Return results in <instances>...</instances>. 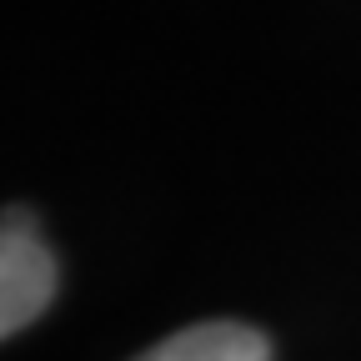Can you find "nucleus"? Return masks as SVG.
<instances>
[{"label": "nucleus", "mask_w": 361, "mask_h": 361, "mask_svg": "<svg viewBox=\"0 0 361 361\" xmlns=\"http://www.w3.org/2000/svg\"><path fill=\"white\" fill-rule=\"evenodd\" d=\"M56 296V256L30 211H6L0 231V336H20Z\"/></svg>", "instance_id": "f257e3e1"}, {"label": "nucleus", "mask_w": 361, "mask_h": 361, "mask_svg": "<svg viewBox=\"0 0 361 361\" xmlns=\"http://www.w3.org/2000/svg\"><path fill=\"white\" fill-rule=\"evenodd\" d=\"M135 361H271V341L241 322H201L186 331H171Z\"/></svg>", "instance_id": "f03ea898"}]
</instances>
